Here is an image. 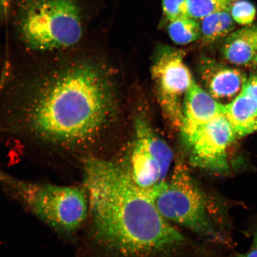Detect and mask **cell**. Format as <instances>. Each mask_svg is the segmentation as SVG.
<instances>
[{"mask_svg": "<svg viewBox=\"0 0 257 257\" xmlns=\"http://www.w3.org/2000/svg\"><path fill=\"white\" fill-rule=\"evenodd\" d=\"M242 91L257 101V73L248 76Z\"/></svg>", "mask_w": 257, "mask_h": 257, "instance_id": "obj_19", "label": "cell"}, {"mask_svg": "<svg viewBox=\"0 0 257 257\" xmlns=\"http://www.w3.org/2000/svg\"><path fill=\"white\" fill-rule=\"evenodd\" d=\"M162 3L163 14L170 22L188 17L186 0H162Z\"/></svg>", "mask_w": 257, "mask_h": 257, "instance_id": "obj_17", "label": "cell"}, {"mask_svg": "<svg viewBox=\"0 0 257 257\" xmlns=\"http://www.w3.org/2000/svg\"><path fill=\"white\" fill-rule=\"evenodd\" d=\"M199 72L205 90L218 102L226 104L238 95L248 77L237 67L204 57L199 64Z\"/></svg>", "mask_w": 257, "mask_h": 257, "instance_id": "obj_9", "label": "cell"}, {"mask_svg": "<svg viewBox=\"0 0 257 257\" xmlns=\"http://www.w3.org/2000/svg\"><path fill=\"white\" fill-rule=\"evenodd\" d=\"M168 31L173 43L185 46L200 39V22L189 17L176 19L170 22Z\"/></svg>", "mask_w": 257, "mask_h": 257, "instance_id": "obj_14", "label": "cell"}, {"mask_svg": "<svg viewBox=\"0 0 257 257\" xmlns=\"http://www.w3.org/2000/svg\"><path fill=\"white\" fill-rule=\"evenodd\" d=\"M151 72L164 114L180 128L185 96L195 82L182 51L168 46L159 48Z\"/></svg>", "mask_w": 257, "mask_h": 257, "instance_id": "obj_6", "label": "cell"}, {"mask_svg": "<svg viewBox=\"0 0 257 257\" xmlns=\"http://www.w3.org/2000/svg\"><path fill=\"white\" fill-rule=\"evenodd\" d=\"M253 67H255V68L256 70V73H257V57L256 58V59H255V63H254V64H253Z\"/></svg>", "mask_w": 257, "mask_h": 257, "instance_id": "obj_23", "label": "cell"}, {"mask_svg": "<svg viewBox=\"0 0 257 257\" xmlns=\"http://www.w3.org/2000/svg\"><path fill=\"white\" fill-rule=\"evenodd\" d=\"M85 48L9 66L0 83V131L57 152L91 148L113 117L115 98L107 67Z\"/></svg>", "mask_w": 257, "mask_h": 257, "instance_id": "obj_1", "label": "cell"}, {"mask_svg": "<svg viewBox=\"0 0 257 257\" xmlns=\"http://www.w3.org/2000/svg\"><path fill=\"white\" fill-rule=\"evenodd\" d=\"M173 158L170 147L150 149L135 141L126 162L121 164L137 187L151 197L168 179Z\"/></svg>", "mask_w": 257, "mask_h": 257, "instance_id": "obj_8", "label": "cell"}, {"mask_svg": "<svg viewBox=\"0 0 257 257\" xmlns=\"http://www.w3.org/2000/svg\"><path fill=\"white\" fill-rule=\"evenodd\" d=\"M237 0H186L188 17L201 21L214 13L230 11Z\"/></svg>", "mask_w": 257, "mask_h": 257, "instance_id": "obj_15", "label": "cell"}, {"mask_svg": "<svg viewBox=\"0 0 257 257\" xmlns=\"http://www.w3.org/2000/svg\"><path fill=\"white\" fill-rule=\"evenodd\" d=\"M223 112V104L218 102L195 81L185 96L181 130L185 146L205 124Z\"/></svg>", "mask_w": 257, "mask_h": 257, "instance_id": "obj_10", "label": "cell"}, {"mask_svg": "<svg viewBox=\"0 0 257 257\" xmlns=\"http://www.w3.org/2000/svg\"><path fill=\"white\" fill-rule=\"evenodd\" d=\"M257 246V229L256 230L254 235H253V245Z\"/></svg>", "mask_w": 257, "mask_h": 257, "instance_id": "obj_22", "label": "cell"}, {"mask_svg": "<svg viewBox=\"0 0 257 257\" xmlns=\"http://www.w3.org/2000/svg\"><path fill=\"white\" fill-rule=\"evenodd\" d=\"M223 114L237 137L257 132V101L242 91L232 101L223 104Z\"/></svg>", "mask_w": 257, "mask_h": 257, "instance_id": "obj_12", "label": "cell"}, {"mask_svg": "<svg viewBox=\"0 0 257 257\" xmlns=\"http://www.w3.org/2000/svg\"><path fill=\"white\" fill-rule=\"evenodd\" d=\"M8 185L35 216L58 232L75 233L89 216V199L84 186L37 184L13 178Z\"/></svg>", "mask_w": 257, "mask_h": 257, "instance_id": "obj_5", "label": "cell"}, {"mask_svg": "<svg viewBox=\"0 0 257 257\" xmlns=\"http://www.w3.org/2000/svg\"><path fill=\"white\" fill-rule=\"evenodd\" d=\"M8 175H6L5 173H3L0 170V181L4 182L7 178Z\"/></svg>", "mask_w": 257, "mask_h": 257, "instance_id": "obj_21", "label": "cell"}, {"mask_svg": "<svg viewBox=\"0 0 257 257\" xmlns=\"http://www.w3.org/2000/svg\"><path fill=\"white\" fill-rule=\"evenodd\" d=\"M230 12L234 22L243 26L252 24L256 16L255 6L248 0H237L231 6Z\"/></svg>", "mask_w": 257, "mask_h": 257, "instance_id": "obj_16", "label": "cell"}, {"mask_svg": "<svg viewBox=\"0 0 257 257\" xmlns=\"http://www.w3.org/2000/svg\"><path fill=\"white\" fill-rule=\"evenodd\" d=\"M201 38L204 45H211L226 38L234 31V21L230 11L208 15L201 21Z\"/></svg>", "mask_w": 257, "mask_h": 257, "instance_id": "obj_13", "label": "cell"}, {"mask_svg": "<svg viewBox=\"0 0 257 257\" xmlns=\"http://www.w3.org/2000/svg\"><path fill=\"white\" fill-rule=\"evenodd\" d=\"M91 0H16L7 24L21 60L51 59L85 44Z\"/></svg>", "mask_w": 257, "mask_h": 257, "instance_id": "obj_3", "label": "cell"}, {"mask_svg": "<svg viewBox=\"0 0 257 257\" xmlns=\"http://www.w3.org/2000/svg\"><path fill=\"white\" fill-rule=\"evenodd\" d=\"M82 164L92 235L104 257H201L121 163L91 156Z\"/></svg>", "mask_w": 257, "mask_h": 257, "instance_id": "obj_2", "label": "cell"}, {"mask_svg": "<svg viewBox=\"0 0 257 257\" xmlns=\"http://www.w3.org/2000/svg\"><path fill=\"white\" fill-rule=\"evenodd\" d=\"M235 257H257V246L252 245L249 251L237 254Z\"/></svg>", "mask_w": 257, "mask_h": 257, "instance_id": "obj_20", "label": "cell"}, {"mask_svg": "<svg viewBox=\"0 0 257 257\" xmlns=\"http://www.w3.org/2000/svg\"><path fill=\"white\" fill-rule=\"evenodd\" d=\"M160 214L173 224L210 240L220 239L206 196L189 170L178 163L159 190L151 196Z\"/></svg>", "mask_w": 257, "mask_h": 257, "instance_id": "obj_4", "label": "cell"}, {"mask_svg": "<svg viewBox=\"0 0 257 257\" xmlns=\"http://www.w3.org/2000/svg\"><path fill=\"white\" fill-rule=\"evenodd\" d=\"M221 53L232 66H253L257 57V25L245 26L232 32L225 38Z\"/></svg>", "mask_w": 257, "mask_h": 257, "instance_id": "obj_11", "label": "cell"}, {"mask_svg": "<svg viewBox=\"0 0 257 257\" xmlns=\"http://www.w3.org/2000/svg\"><path fill=\"white\" fill-rule=\"evenodd\" d=\"M16 0H0V25L7 24Z\"/></svg>", "mask_w": 257, "mask_h": 257, "instance_id": "obj_18", "label": "cell"}, {"mask_svg": "<svg viewBox=\"0 0 257 257\" xmlns=\"http://www.w3.org/2000/svg\"><path fill=\"white\" fill-rule=\"evenodd\" d=\"M237 138L225 115H217L186 146L189 164L214 174H228L230 169L227 153Z\"/></svg>", "mask_w": 257, "mask_h": 257, "instance_id": "obj_7", "label": "cell"}]
</instances>
